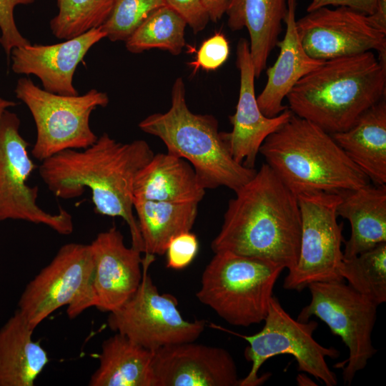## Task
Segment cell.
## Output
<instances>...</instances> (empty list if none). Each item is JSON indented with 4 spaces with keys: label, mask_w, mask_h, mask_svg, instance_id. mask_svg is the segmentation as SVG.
Masks as SVG:
<instances>
[{
    "label": "cell",
    "mask_w": 386,
    "mask_h": 386,
    "mask_svg": "<svg viewBox=\"0 0 386 386\" xmlns=\"http://www.w3.org/2000/svg\"><path fill=\"white\" fill-rule=\"evenodd\" d=\"M154 154L144 140L123 144L104 133L83 150L66 149L41 161L39 173L58 198L74 199L89 189L94 211L123 219L130 231L132 247L143 253L133 212L134 184L139 171Z\"/></svg>",
    "instance_id": "cell-1"
},
{
    "label": "cell",
    "mask_w": 386,
    "mask_h": 386,
    "mask_svg": "<svg viewBox=\"0 0 386 386\" xmlns=\"http://www.w3.org/2000/svg\"><path fill=\"white\" fill-rule=\"evenodd\" d=\"M104 38L106 34L99 27L58 44L30 43L14 48L10 55L11 69L18 74L37 76L49 92L77 95L73 85L76 69L89 49Z\"/></svg>",
    "instance_id": "cell-18"
},
{
    "label": "cell",
    "mask_w": 386,
    "mask_h": 386,
    "mask_svg": "<svg viewBox=\"0 0 386 386\" xmlns=\"http://www.w3.org/2000/svg\"><path fill=\"white\" fill-rule=\"evenodd\" d=\"M236 64L240 77L239 97L234 114L229 117L232 131L222 132V135L233 159L254 169L264 141L287 122L292 112L287 107L278 115L267 117L260 111L254 91L255 75L249 42L244 38L237 45Z\"/></svg>",
    "instance_id": "cell-16"
},
{
    "label": "cell",
    "mask_w": 386,
    "mask_h": 386,
    "mask_svg": "<svg viewBox=\"0 0 386 386\" xmlns=\"http://www.w3.org/2000/svg\"><path fill=\"white\" fill-rule=\"evenodd\" d=\"M297 197L301 216L300 252L283 287L300 292L312 282L344 280L340 274L343 224L337 222V212L340 194L312 192Z\"/></svg>",
    "instance_id": "cell-11"
},
{
    "label": "cell",
    "mask_w": 386,
    "mask_h": 386,
    "mask_svg": "<svg viewBox=\"0 0 386 386\" xmlns=\"http://www.w3.org/2000/svg\"><path fill=\"white\" fill-rule=\"evenodd\" d=\"M93 269L90 244H64L50 263L27 284L17 310L33 330L66 305L68 316L76 317L94 307Z\"/></svg>",
    "instance_id": "cell-10"
},
{
    "label": "cell",
    "mask_w": 386,
    "mask_h": 386,
    "mask_svg": "<svg viewBox=\"0 0 386 386\" xmlns=\"http://www.w3.org/2000/svg\"><path fill=\"white\" fill-rule=\"evenodd\" d=\"M307 287L311 301L301 310L297 320L306 322L315 316L341 338L349 356L335 367L342 369L344 383L350 385L377 352L372 335L378 305L344 280L312 282Z\"/></svg>",
    "instance_id": "cell-9"
},
{
    "label": "cell",
    "mask_w": 386,
    "mask_h": 386,
    "mask_svg": "<svg viewBox=\"0 0 386 386\" xmlns=\"http://www.w3.org/2000/svg\"><path fill=\"white\" fill-rule=\"evenodd\" d=\"M229 55V44L222 32H217L201 44L195 59L188 64L194 72L202 69L214 71L222 66Z\"/></svg>",
    "instance_id": "cell-32"
},
{
    "label": "cell",
    "mask_w": 386,
    "mask_h": 386,
    "mask_svg": "<svg viewBox=\"0 0 386 386\" xmlns=\"http://www.w3.org/2000/svg\"><path fill=\"white\" fill-rule=\"evenodd\" d=\"M29 109L36 129L32 156L41 162L66 149H83L98 137L90 127L91 112L109 104L107 93L92 89L83 95H61L41 89L27 77L15 88Z\"/></svg>",
    "instance_id": "cell-7"
},
{
    "label": "cell",
    "mask_w": 386,
    "mask_h": 386,
    "mask_svg": "<svg viewBox=\"0 0 386 386\" xmlns=\"http://www.w3.org/2000/svg\"><path fill=\"white\" fill-rule=\"evenodd\" d=\"M263 328L252 335L235 334L249 343L244 357L252 363L239 386H257L270 376L266 373L259 377L258 372L269 358L290 355L295 359L299 372L307 373L327 386L337 385L336 375L329 367L326 358H337L340 352L333 347H326L317 342L313 333L317 322L295 320L284 310L276 297L272 296Z\"/></svg>",
    "instance_id": "cell-8"
},
{
    "label": "cell",
    "mask_w": 386,
    "mask_h": 386,
    "mask_svg": "<svg viewBox=\"0 0 386 386\" xmlns=\"http://www.w3.org/2000/svg\"><path fill=\"white\" fill-rule=\"evenodd\" d=\"M153 352L154 386L240 385L235 361L224 348L194 341Z\"/></svg>",
    "instance_id": "cell-15"
},
{
    "label": "cell",
    "mask_w": 386,
    "mask_h": 386,
    "mask_svg": "<svg viewBox=\"0 0 386 386\" xmlns=\"http://www.w3.org/2000/svg\"><path fill=\"white\" fill-rule=\"evenodd\" d=\"M90 245L94 261V307L111 312L138 289L142 279V252L127 247L122 234L115 227L99 233Z\"/></svg>",
    "instance_id": "cell-17"
},
{
    "label": "cell",
    "mask_w": 386,
    "mask_h": 386,
    "mask_svg": "<svg viewBox=\"0 0 386 386\" xmlns=\"http://www.w3.org/2000/svg\"><path fill=\"white\" fill-rule=\"evenodd\" d=\"M337 214L347 219L351 235L343 258L357 256L386 242V184H368L340 194Z\"/></svg>",
    "instance_id": "cell-20"
},
{
    "label": "cell",
    "mask_w": 386,
    "mask_h": 386,
    "mask_svg": "<svg viewBox=\"0 0 386 386\" xmlns=\"http://www.w3.org/2000/svg\"><path fill=\"white\" fill-rule=\"evenodd\" d=\"M192 166L168 152L154 154L139 171L134 197L172 203H199L205 194Z\"/></svg>",
    "instance_id": "cell-21"
},
{
    "label": "cell",
    "mask_w": 386,
    "mask_h": 386,
    "mask_svg": "<svg viewBox=\"0 0 386 386\" xmlns=\"http://www.w3.org/2000/svg\"><path fill=\"white\" fill-rule=\"evenodd\" d=\"M57 14L50 21L55 37L69 39L92 29L99 28L107 20L114 0H56Z\"/></svg>",
    "instance_id": "cell-29"
},
{
    "label": "cell",
    "mask_w": 386,
    "mask_h": 386,
    "mask_svg": "<svg viewBox=\"0 0 386 386\" xmlns=\"http://www.w3.org/2000/svg\"><path fill=\"white\" fill-rule=\"evenodd\" d=\"M199 250L197 236L191 232L182 233L169 243L167 254V267L179 270L184 269L194 260Z\"/></svg>",
    "instance_id": "cell-33"
},
{
    "label": "cell",
    "mask_w": 386,
    "mask_h": 386,
    "mask_svg": "<svg viewBox=\"0 0 386 386\" xmlns=\"http://www.w3.org/2000/svg\"><path fill=\"white\" fill-rule=\"evenodd\" d=\"M234 192L220 231L212 242L214 253L267 259L288 271L293 269L301 237L297 195L266 163Z\"/></svg>",
    "instance_id": "cell-2"
},
{
    "label": "cell",
    "mask_w": 386,
    "mask_h": 386,
    "mask_svg": "<svg viewBox=\"0 0 386 386\" xmlns=\"http://www.w3.org/2000/svg\"><path fill=\"white\" fill-rule=\"evenodd\" d=\"M366 16L375 29L386 34V0H379L374 12Z\"/></svg>",
    "instance_id": "cell-36"
},
{
    "label": "cell",
    "mask_w": 386,
    "mask_h": 386,
    "mask_svg": "<svg viewBox=\"0 0 386 386\" xmlns=\"http://www.w3.org/2000/svg\"><path fill=\"white\" fill-rule=\"evenodd\" d=\"M187 26L178 14L162 6L153 11L124 41L126 48L132 54L159 49L179 55L186 44Z\"/></svg>",
    "instance_id": "cell-27"
},
{
    "label": "cell",
    "mask_w": 386,
    "mask_h": 386,
    "mask_svg": "<svg viewBox=\"0 0 386 386\" xmlns=\"http://www.w3.org/2000/svg\"><path fill=\"white\" fill-rule=\"evenodd\" d=\"M34 331L18 310L0 328V386H33L49 362Z\"/></svg>",
    "instance_id": "cell-23"
},
{
    "label": "cell",
    "mask_w": 386,
    "mask_h": 386,
    "mask_svg": "<svg viewBox=\"0 0 386 386\" xmlns=\"http://www.w3.org/2000/svg\"><path fill=\"white\" fill-rule=\"evenodd\" d=\"M307 54L327 61L376 51L386 63V34L375 29L367 16L345 6L321 7L296 20Z\"/></svg>",
    "instance_id": "cell-14"
},
{
    "label": "cell",
    "mask_w": 386,
    "mask_h": 386,
    "mask_svg": "<svg viewBox=\"0 0 386 386\" xmlns=\"http://www.w3.org/2000/svg\"><path fill=\"white\" fill-rule=\"evenodd\" d=\"M16 103L11 100L6 99L0 96V117L3 112L10 107H15Z\"/></svg>",
    "instance_id": "cell-38"
},
{
    "label": "cell",
    "mask_w": 386,
    "mask_h": 386,
    "mask_svg": "<svg viewBox=\"0 0 386 386\" xmlns=\"http://www.w3.org/2000/svg\"><path fill=\"white\" fill-rule=\"evenodd\" d=\"M297 383L300 385H311L310 383L314 382L308 378L305 375L300 374L297 377Z\"/></svg>",
    "instance_id": "cell-39"
},
{
    "label": "cell",
    "mask_w": 386,
    "mask_h": 386,
    "mask_svg": "<svg viewBox=\"0 0 386 386\" xmlns=\"http://www.w3.org/2000/svg\"><path fill=\"white\" fill-rule=\"evenodd\" d=\"M232 0H203L209 20L217 22L225 14Z\"/></svg>",
    "instance_id": "cell-37"
},
{
    "label": "cell",
    "mask_w": 386,
    "mask_h": 386,
    "mask_svg": "<svg viewBox=\"0 0 386 386\" xmlns=\"http://www.w3.org/2000/svg\"><path fill=\"white\" fill-rule=\"evenodd\" d=\"M139 127L159 138L168 153L187 160L205 189L225 187L235 192L257 172L233 159L214 117L194 114L189 109L182 77L172 86L169 109L149 115Z\"/></svg>",
    "instance_id": "cell-5"
},
{
    "label": "cell",
    "mask_w": 386,
    "mask_h": 386,
    "mask_svg": "<svg viewBox=\"0 0 386 386\" xmlns=\"http://www.w3.org/2000/svg\"><path fill=\"white\" fill-rule=\"evenodd\" d=\"M163 0H114L111 13L99 26L112 41H125Z\"/></svg>",
    "instance_id": "cell-30"
},
{
    "label": "cell",
    "mask_w": 386,
    "mask_h": 386,
    "mask_svg": "<svg viewBox=\"0 0 386 386\" xmlns=\"http://www.w3.org/2000/svg\"><path fill=\"white\" fill-rule=\"evenodd\" d=\"M154 352L117 332L105 340L89 386H154Z\"/></svg>",
    "instance_id": "cell-25"
},
{
    "label": "cell",
    "mask_w": 386,
    "mask_h": 386,
    "mask_svg": "<svg viewBox=\"0 0 386 386\" xmlns=\"http://www.w3.org/2000/svg\"><path fill=\"white\" fill-rule=\"evenodd\" d=\"M379 0H311L307 7L310 12L325 6H345L362 13L372 14L375 10Z\"/></svg>",
    "instance_id": "cell-35"
},
{
    "label": "cell",
    "mask_w": 386,
    "mask_h": 386,
    "mask_svg": "<svg viewBox=\"0 0 386 386\" xmlns=\"http://www.w3.org/2000/svg\"><path fill=\"white\" fill-rule=\"evenodd\" d=\"M259 153L296 195L312 192L341 194L370 183L332 134L293 113L266 138Z\"/></svg>",
    "instance_id": "cell-4"
},
{
    "label": "cell",
    "mask_w": 386,
    "mask_h": 386,
    "mask_svg": "<svg viewBox=\"0 0 386 386\" xmlns=\"http://www.w3.org/2000/svg\"><path fill=\"white\" fill-rule=\"evenodd\" d=\"M297 6V0H287L284 19L286 31L277 44L279 55L274 64L267 69L266 84L257 96L260 111L267 117L285 110L287 107L283 104V100L297 82L325 61L312 58L302 47L296 29Z\"/></svg>",
    "instance_id": "cell-19"
},
{
    "label": "cell",
    "mask_w": 386,
    "mask_h": 386,
    "mask_svg": "<svg viewBox=\"0 0 386 386\" xmlns=\"http://www.w3.org/2000/svg\"><path fill=\"white\" fill-rule=\"evenodd\" d=\"M284 269L267 259L217 252L203 271L196 295L232 325L259 324L267 316L274 285Z\"/></svg>",
    "instance_id": "cell-6"
},
{
    "label": "cell",
    "mask_w": 386,
    "mask_h": 386,
    "mask_svg": "<svg viewBox=\"0 0 386 386\" xmlns=\"http://www.w3.org/2000/svg\"><path fill=\"white\" fill-rule=\"evenodd\" d=\"M332 136L372 184H386L385 97L365 112L350 129Z\"/></svg>",
    "instance_id": "cell-24"
},
{
    "label": "cell",
    "mask_w": 386,
    "mask_h": 386,
    "mask_svg": "<svg viewBox=\"0 0 386 386\" xmlns=\"http://www.w3.org/2000/svg\"><path fill=\"white\" fill-rule=\"evenodd\" d=\"M164 4L178 14L194 34L205 29L209 17L203 0H163Z\"/></svg>",
    "instance_id": "cell-34"
},
{
    "label": "cell",
    "mask_w": 386,
    "mask_h": 386,
    "mask_svg": "<svg viewBox=\"0 0 386 386\" xmlns=\"http://www.w3.org/2000/svg\"><path fill=\"white\" fill-rule=\"evenodd\" d=\"M386 63L370 51L332 59L299 80L289 109L332 134L350 129L385 97Z\"/></svg>",
    "instance_id": "cell-3"
},
{
    "label": "cell",
    "mask_w": 386,
    "mask_h": 386,
    "mask_svg": "<svg viewBox=\"0 0 386 386\" xmlns=\"http://www.w3.org/2000/svg\"><path fill=\"white\" fill-rule=\"evenodd\" d=\"M342 279L378 306L386 302V242L351 258H343Z\"/></svg>",
    "instance_id": "cell-28"
},
{
    "label": "cell",
    "mask_w": 386,
    "mask_h": 386,
    "mask_svg": "<svg viewBox=\"0 0 386 386\" xmlns=\"http://www.w3.org/2000/svg\"><path fill=\"white\" fill-rule=\"evenodd\" d=\"M151 264L143 259L142 279L138 289L119 308L109 312V327L152 351L197 340L207 322L183 318L177 298L159 292L148 274Z\"/></svg>",
    "instance_id": "cell-12"
},
{
    "label": "cell",
    "mask_w": 386,
    "mask_h": 386,
    "mask_svg": "<svg viewBox=\"0 0 386 386\" xmlns=\"http://www.w3.org/2000/svg\"><path fill=\"white\" fill-rule=\"evenodd\" d=\"M198 204L134 197V209L143 241L144 257L163 255L174 237L190 232L198 214Z\"/></svg>",
    "instance_id": "cell-26"
},
{
    "label": "cell",
    "mask_w": 386,
    "mask_h": 386,
    "mask_svg": "<svg viewBox=\"0 0 386 386\" xmlns=\"http://www.w3.org/2000/svg\"><path fill=\"white\" fill-rule=\"evenodd\" d=\"M34 2V0H0V44L6 53L9 64L14 48L30 44L16 26L14 9L18 5H29Z\"/></svg>",
    "instance_id": "cell-31"
},
{
    "label": "cell",
    "mask_w": 386,
    "mask_h": 386,
    "mask_svg": "<svg viewBox=\"0 0 386 386\" xmlns=\"http://www.w3.org/2000/svg\"><path fill=\"white\" fill-rule=\"evenodd\" d=\"M287 11V0H232L225 14L233 31L247 28L255 78L267 67L277 46Z\"/></svg>",
    "instance_id": "cell-22"
},
{
    "label": "cell",
    "mask_w": 386,
    "mask_h": 386,
    "mask_svg": "<svg viewBox=\"0 0 386 386\" xmlns=\"http://www.w3.org/2000/svg\"><path fill=\"white\" fill-rule=\"evenodd\" d=\"M19 127L17 114L5 110L0 117V222L23 220L46 225L62 235L70 234L74 231L72 215L63 208L56 214L41 209L36 202L38 187L27 184L36 165Z\"/></svg>",
    "instance_id": "cell-13"
}]
</instances>
